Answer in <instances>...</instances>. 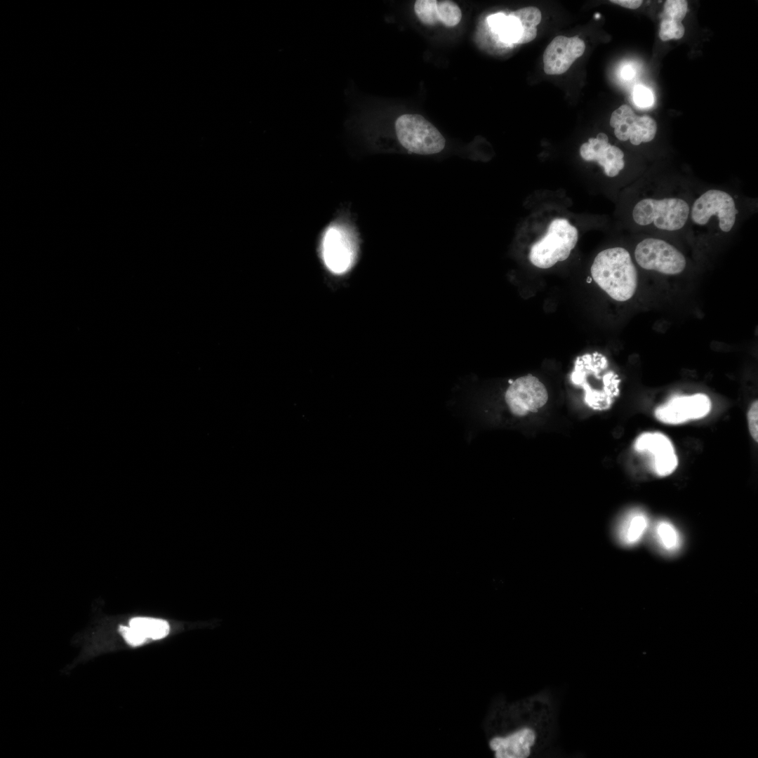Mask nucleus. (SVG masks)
<instances>
[{
	"instance_id": "obj_25",
	"label": "nucleus",
	"mask_w": 758,
	"mask_h": 758,
	"mask_svg": "<svg viewBox=\"0 0 758 758\" xmlns=\"http://www.w3.org/2000/svg\"><path fill=\"white\" fill-rule=\"evenodd\" d=\"M632 98L635 105L642 108L651 106L654 101L652 91L642 85H637L634 88Z\"/></svg>"
},
{
	"instance_id": "obj_17",
	"label": "nucleus",
	"mask_w": 758,
	"mask_h": 758,
	"mask_svg": "<svg viewBox=\"0 0 758 758\" xmlns=\"http://www.w3.org/2000/svg\"><path fill=\"white\" fill-rule=\"evenodd\" d=\"M488 22L492 31L497 33L502 41L508 43L519 44L525 30L530 28L524 27L517 18L503 13L490 15Z\"/></svg>"
},
{
	"instance_id": "obj_15",
	"label": "nucleus",
	"mask_w": 758,
	"mask_h": 758,
	"mask_svg": "<svg viewBox=\"0 0 758 758\" xmlns=\"http://www.w3.org/2000/svg\"><path fill=\"white\" fill-rule=\"evenodd\" d=\"M649 518L641 509H632L618 521L614 529L616 540L625 547L637 545L649 528Z\"/></svg>"
},
{
	"instance_id": "obj_29",
	"label": "nucleus",
	"mask_w": 758,
	"mask_h": 758,
	"mask_svg": "<svg viewBox=\"0 0 758 758\" xmlns=\"http://www.w3.org/2000/svg\"><path fill=\"white\" fill-rule=\"evenodd\" d=\"M635 72L631 65H625L621 70V77L625 80H630L634 77Z\"/></svg>"
},
{
	"instance_id": "obj_19",
	"label": "nucleus",
	"mask_w": 758,
	"mask_h": 758,
	"mask_svg": "<svg viewBox=\"0 0 758 758\" xmlns=\"http://www.w3.org/2000/svg\"><path fill=\"white\" fill-rule=\"evenodd\" d=\"M129 626L139 631L146 639H159L169 632L168 623L161 619L136 617L129 622Z\"/></svg>"
},
{
	"instance_id": "obj_22",
	"label": "nucleus",
	"mask_w": 758,
	"mask_h": 758,
	"mask_svg": "<svg viewBox=\"0 0 758 758\" xmlns=\"http://www.w3.org/2000/svg\"><path fill=\"white\" fill-rule=\"evenodd\" d=\"M687 9V1L685 0H667L664 4L663 19L681 22Z\"/></svg>"
},
{
	"instance_id": "obj_3",
	"label": "nucleus",
	"mask_w": 758,
	"mask_h": 758,
	"mask_svg": "<svg viewBox=\"0 0 758 758\" xmlns=\"http://www.w3.org/2000/svg\"><path fill=\"white\" fill-rule=\"evenodd\" d=\"M691 201L680 194H651L634 206L632 217L647 230L675 232L689 225Z\"/></svg>"
},
{
	"instance_id": "obj_28",
	"label": "nucleus",
	"mask_w": 758,
	"mask_h": 758,
	"mask_svg": "<svg viewBox=\"0 0 758 758\" xmlns=\"http://www.w3.org/2000/svg\"><path fill=\"white\" fill-rule=\"evenodd\" d=\"M611 2L630 9H636L642 4L641 0H611Z\"/></svg>"
},
{
	"instance_id": "obj_8",
	"label": "nucleus",
	"mask_w": 758,
	"mask_h": 758,
	"mask_svg": "<svg viewBox=\"0 0 758 758\" xmlns=\"http://www.w3.org/2000/svg\"><path fill=\"white\" fill-rule=\"evenodd\" d=\"M359 246L353 234L342 227H328L322 238L321 255L326 269L333 274L341 275L354 266Z\"/></svg>"
},
{
	"instance_id": "obj_10",
	"label": "nucleus",
	"mask_w": 758,
	"mask_h": 758,
	"mask_svg": "<svg viewBox=\"0 0 758 758\" xmlns=\"http://www.w3.org/2000/svg\"><path fill=\"white\" fill-rule=\"evenodd\" d=\"M712 410V401L705 394L675 395L654 410L655 418L667 425H680L706 417Z\"/></svg>"
},
{
	"instance_id": "obj_26",
	"label": "nucleus",
	"mask_w": 758,
	"mask_h": 758,
	"mask_svg": "<svg viewBox=\"0 0 758 758\" xmlns=\"http://www.w3.org/2000/svg\"><path fill=\"white\" fill-rule=\"evenodd\" d=\"M747 426L753 440L758 442V401H754L747 413Z\"/></svg>"
},
{
	"instance_id": "obj_16",
	"label": "nucleus",
	"mask_w": 758,
	"mask_h": 758,
	"mask_svg": "<svg viewBox=\"0 0 758 758\" xmlns=\"http://www.w3.org/2000/svg\"><path fill=\"white\" fill-rule=\"evenodd\" d=\"M534 740L533 731L526 728L506 737L494 738L489 745L497 758H526Z\"/></svg>"
},
{
	"instance_id": "obj_27",
	"label": "nucleus",
	"mask_w": 758,
	"mask_h": 758,
	"mask_svg": "<svg viewBox=\"0 0 758 758\" xmlns=\"http://www.w3.org/2000/svg\"><path fill=\"white\" fill-rule=\"evenodd\" d=\"M120 632L126 641L132 646L140 645L147 639L139 631L131 626H121Z\"/></svg>"
},
{
	"instance_id": "obj_14",
	"label": "nucleus",
	"mask_w": 758,
	"mask_h": 758,
	"mask_svg": "<svg viewBox=\"0 0 758 758\" xmlns=\"http://www.w3.org/2000/svg\"><path fill=\"white\" fill-rule=\"evenodd\" d=\"M585 49L584 41L577 36H556L543 54L545 72L547 74L564 73L583 54Z\"/></svg>"
},
{
	"instance_id": "obj_5",
	"label": "nucleus",
	"mask_w": 758,
	"mask_h": 758,
	"mask_svg": "<svg viewBox=\"0 0 758 758\" xmlns=\"http://www.w3.org/2000/svg\"><path fill=\"white\" fill-rule=\"evenodd\" d=\"M578 232L565 218H555L547 232L531 248L529 260L537 267L547 269L566 260L576 246Z\"/></svg>"
},
{
	"instance_id": "obj_6",
	"label": "nucleus",
	"mask_w": 758,
	"mask_h": 758,
	"mask_svg": "<svg viewBox=\"0 0 758 758\" xmlns=\"http://www.w3.org/2000/svg\"><path fill=\"white\" fill-rule=\"evenodd\" d=\"M394 128L399 143L409 153L437 154L446 147V139L440 131L420 114L399 116L394 122Z\"/></svg>"
},
{
	"instance_id": "obj_11",
	"label": "nucleus",
	"mask_w": 758,
	"mask_h": 758,
	"mask_svg": "<svg viewBox=\"0 0 758 758\" xmlns=\"http://www.w3.org/2000/svg\"><path fill=\"white\" fill-rule=\"evenodd\" d=\"M548 399L545 385L535 376L527 375L512 381L505 394L510 412L518 416L537 411Z\"/></svg>"
},
{
	"instance_id": "obj_4",
	"label": "nucleus",
	"mask_w": 758,
	"mask_h": 758,
	"mask_svg": "<svg viewBox=\"0 0 758 758\" xmlns=\"http://www.w3.org/2000/svg\"><path fill=\"white\" fill-rule=\"evenodd\" d=\"M739 215L737 201L730 192L710 188L691 201L689 224L694 230L728 234L737 225Z\"/></svg>"
},
{
	"instance_id": "obj_18",
	"label": "nucleus",
	"mask_w": 758,
	"mask_h": 758,
	"mask_svg": "<svg viewBox=\"0 0 758 758\" xmlns=\"http://www.w3.org/2000/svg\"><path fill=\"white\" fill-rule=\"evenodd\" d=\"M653 538L660 550L667 554L677 552L682 545L679 531L667 520H659L652 529Z\"/></svg>"
},
{
	"instance_id": "obj_21",
	"label": "nucleus",
	"mask_w": 758,
	"mask_h": 758,
	"mask_svg": "<svg viewBox=\"0 0 758 758\" xmlns=\"http://www.w3.org/2000/svg\"><path fill=\"white\" fill-rule=\"evenodd\" d=\"M436 0H418L414 10L418 18L425 25H432L438 21Z\"/></svg>"
},
{
	"instance_id": "obj_13",
	"label": "nucleus",
	"mask_w": 758,
	"mask_h": 758,
	"mask_svg": "<svg viewBox=\"0 0 758 758\" xmlns=\"http://www.w3.org/2000/svg\"><path fill=\"white\" fill-rule=\"evenodd\" d=\"M580 154L585 161L597 162L609 178L618 176L625 168L623 152L610 144L604 133H599L596 138H590L583 143L580 147Z\"/></svg>"
},
{
	"instance_id": "obj_24",
	"label": "nucleus",
	"mask_w": 758,
	"mask_h": 758,
	"mask_svg": "<svg viewBox=\"0 0 758 758\" xmlns=\"http://www.w3.org/2000/svg\"><path fill=\"white\" fill-rule=\"evenodd\" d=\"M524 27H536L541 20V13L536 7H526L510 13Z\"/></svg>"
},
{
	"instance_id": "obj_23",
	"label": "nucleus",
	"mask_w": 758,
	"mask_h": 758,
	"mask_svg": "<svg viewBox=\"0 0 758 758\" xmlns=\"http://www.w3.org/2000/svg\"><path fill=\"white\" fill-rule=\"evenodd\" d=\"M684 27L681 22L663 19L659 30L660 39L663 41L679 39L684 34Z\"/></svg>"
},
{
	"instance_id": "obj_1",
	"label": "nucleus",
	"mask_w": 758,
	"mask_h": 758,
	"mask_svg": "<svg viewBox=\"0 0 758 758\" xmlns=\"http://www.w3.org/2000/svg\"><path fill=\"white\" fill-rule=\"evenodd\" d=\"M571 378L585 390V400L594 410L609 409L619 396L620 380L598 352L578 357Z\"/></svg>"
},
{
	"instance_id": "obj_2",
	"label": "nucleus",
	"mask_w": 758,
	"mask_h": 758,
	"mask_svg": "<svg viewBox=\"0 0 758 758\" xmlns=\"http://www.w3.org/2000/svg\"><path fill=\"white\" fill-rule=\"evenodd\" d=\"M591 274L597 284L617 301H626L635 293L637 272L630 253L622 247L599 252L591 266Z\"/></svg>"
},
{
	"instance_id": "obj_7",
	"label": "nucleus",
	"mask_w": 758,
	"mask_h": 758,
	"mask_svg": "<svg viewBox=\"0 0 758 758\" xmlns=\"http://www.w3.org/2000/svg\"><path fill=\"white\" fill-rule=\"evenodd\" d=\"M634 258L641 268L666 275L681 273L686 267L684 254L665 239L646 237L634 249Z\"/></svg>"
},
{
	"instance_id": "obj_12",
	"label": "nucleus",
	"mask_w": 758,
	"mask_h": 758,
	"mask_svg": "<svg viewBox=\"0 0 758 758\" xmlns=\"http://www.w3.org/2000/svg\"><path fill=\"white\" fill-rule=\"evenodd\" d=\"M610 126L619 140H629L633 145L653 140L658 128L652 117L648 115L637 116L627 105H623L613 111L610 118Z\"/></svg>"
},
{
	"instance_id": "obj_9",
	"label": "nucleus",
	"mask_w": 758,
	"mask_h": 758,
	"mask_svg": "<svg viewBox=\"0 0 758 758\" xmlns=\"http://www.w3.org/2000/svg\"><path fill=\"white\" fill-rule=\"evenodd\" d=\"M634 448L647 456L651 470L658 477L670 476L678 467L679 459L674 444L661 432L641 433L634 441Z\"/></svg>"
},
{
	"instance_id": "obj_20",
	"label": "nucleus",
	"mask_w": 758,
	"mask_h": 758,
	"mask_svg": "<svg viewBox=\"0 0 758 758\" xmlns=\"http://www.w3.org/2000/svg\"><path fill=\"white\" fill-rule=\"evenodd\" d=\"M437 9L439 21L446 27H454L460 22L462 12L459 6L453 1H439L437 2Z\"/></svg>"
}]
</instances>
